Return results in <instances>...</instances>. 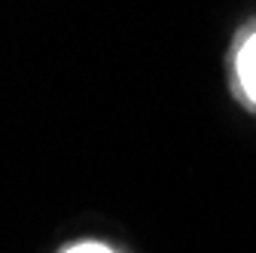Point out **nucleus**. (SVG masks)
<instances>
[{"label":"nucleus","mask_w":256,"mask_h":253,"mask_svg":"<svg viewBox=\"0 0 256 253\" xmlns=\"http://www.w3.org/2000/svg\"><path fill=\"white\" fill-rule=\"evenodd\" d=\"M226 82L232 101L256 116V16L247 18L226 49Z\"/></svg>","instance_id":"obj_1"},{"label":"nucleus","mask_w":256,"mask_h":253,"mask_svg":"<svg viewBox=\"0 0 256 253\" xmlns=\"http://www.w3.org/2000/svg\"><path fill=\"white\" fill-rule=\"evenodd\" d=\"M61 253H122V250L113 247V244H107V241H94V238H88V241H74V244H68Z\"/></svg>","instance_id":"obj_2"}]
</instances>
